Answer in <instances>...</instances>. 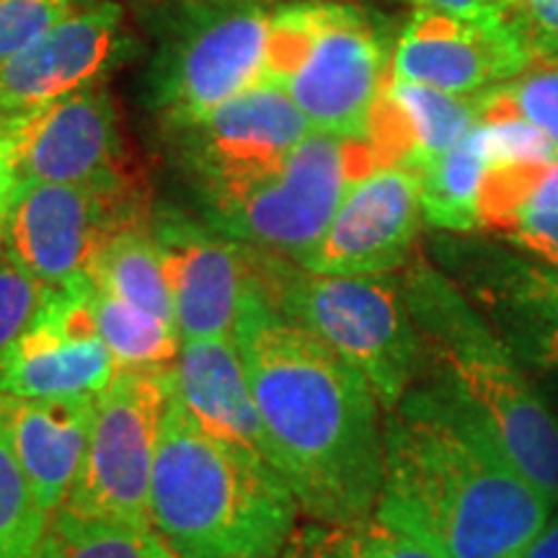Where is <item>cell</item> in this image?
<instances>
[{
	"label": "cell",
	"mask_w": 558,
	"mask_h": 558,
	"mask_svg": "<svg viewBox=\"0 0 558 558\" xmlns=\"http://www.w3.org/2000/svg\"><path fill=\"white\" fill-rule=\"evenodd\" d=\"M235 341L269 439V460L305 518H373L383 488L386 422L369 383L259 292L243 303Z\"/></svg>",
	"instance_id": "cell-1"
},
{
	"label": "cell",
	"mask_w": 558,
	"mask_h": 558,
	"mask_svg": "<svg viewBox=\"0 0 558 558\" xmlns=\"http://www.w3.org/2000/svg\"><path fill=\"white\" fill-rule=\"evenodd\" d=\"M550 501L452 383L409 390L386 416L375 518L439 558H514Z\"/></svg>",
	"instance_id": "cell-2"
},
{
	"label": "cell",
	"mask_w": 558,
	"mask_h": 558,
	"mask_svg": "<svg viewBox=\"0 0 558 558\" xmlns=\"http://www.w3.org/2000/svg\"><path fill=\"white\" fill-rule=\"evenodd\" d=\"M303 514L254 450L202 427L171 393L150 486V525L177 558H279Z\"/></svg>",
	"instance_id": "cell-3"
},
{
	"label": "cell",
	"mask_w": 558,
	"mask_h": 558,
	"mask_svg": "<svg viewBox=\"0 0 558 558\" xmlns=\"http://www.w3.org/2000/svg\"><path fill=\"white\" fill-rule=\"evenodd\" d=\"M254 290L279 316L357 369L386 414L411 390L424 344L407 295L390 275H316L256 248Z\"/></svg>",
	"instance_id": "cell-4"
},
{
	"label": "cell",
	"mask_w": 558,
	"mask_h": 558,
	"mask_svg": "<svg viewBox=\"0 0 558 558\" xmlns=\"http://www.w3.org/2000/svg\"><path fill=\"white\" fill-rule=\"evenodd\" d=\"M403 295L424 352H435L448 383L488 418L518 469L556 501L558 422L514 365V354L435 271L418 269Z\"/></svg>",
	"instance_id": "cell-5"
},
{
	"label": "cell",
	"mask_w": 558,
	"mask_h": 558,
	"mask_svg": "<svg viewBox=\"0 0 558 558\" xmlns=\"http://www.w3.org/2000/svg\"><path fill=\"white\" fill-rule=\"evenodd\" d=\"M388 78L386 47L360 11L303 0L271 13L267 81L316 132L365 140Z\"/></svg>",
	"instance_id": "cell-6"
},
{
	"label": "cell",
	"mask_w": 558,
	"mask_h": 558,
	"mask_svg": "<svg viewBox=\"0 0 558 558\" xmlns=\"http://www.w3.org/2000/svg\"><path fill=\"white\" fill-rule=\"evenodd\" d=\"M369 171L375 160L365 140L311 132L282 160L202 197L220 233L300 262L329 228L349 186Z\"/></svg>",
	"instance_id": "cell-7"
},
{
	"label": "cell",
	"mask_w": 558,
	"mask_h": 558,
	"mask_svg": "<svg viewBox=\"0 0 558 558\" xmlns=\"http://www.w3.org/2000/svg\"><path fill=\"white\" fill-rule=\"evenodd\" d=\"M171 367H120L96 396L86 458L60 509L83 520L153 527L150 486Z\"/></svg>",
	"instance_id": "cell-8"
},
{
	"label": "cell",
	"mask_w": 558,
	"mask_h": 558,
	"mask_svg": "<svg viewBox=\"0 0 558 558\" xmlns=\"http://www.w3.org/2000/svg\"><path fill=\"white\" fill-rule=\"evenodd\" d=\"M269 13L256 5H220L184 16L150 73V104L184 132L267 81Z\"/></svg>",
	"instance_id": "cell-9"
},
{
	"label": "cell",
	"mask_w": 558,
	"mask_h": 558,
	"mask_svg": "<svg viewBox=\"0 0 558 558\" xmlns=\"http://www.w3.org/2000/svg\"><path fill=\"white\" fill-rule=\"evenodd\" d=\"M148 226L143 192L78 184L19 186L0 241L50 290L90 282L96 256L124 228Z\"/></svg>",
	"instance_id": "cell-10"
},
{
	"label": "cell",
	"mask_w": 558,
	"mask_h": 558,
	"mask_svg": "<svg viewBox=\"0 0 558 558\" xmlns=\"http://www.w3.org/2000/svg\"><path fill=\"white\" fill-rule=\"evenodd\" d=\"M3 124L19 186L78 184L117 194L143 192L120 111L101 83Z\"/></svg>",
	"instance_id": "cell-11"
},
{
	"label": "cell",
	"mask_w": 558,
	"mask_h": 558,
	"mask_svg": "<svg viewBox=\"0 0 558 558\" xmlns=\"http://www.w3.org/2000/svg\"><path fill=\"white\" fill-rule=\"evenodd\" d=\"M150 235L163 256L181 341L235 337L243 303L254 292L256 248L179 213H160Z\"/></svg>",
	"instance_id": "cell-12"
},
{
	"label": "cell",
	"mask_w": 558,
	"mask_h": 558,
	"mask_svg": "<svg viewBox=\"0 0 558 558\" xmlns=\"http://www.w3.org/2000/svg\"><path fill=\"white\" fill-rule=\"evenodd\" d=\"M422 218L416 173L375 169L349 186L329 228L295 264L316 275H390L411 256Z\"/></svg>",
	"instance_id": "cell-13"
},
{
	"label": "cell",
	"mask_w": 558,
	"mask_h": 558,
	"mask_svg": "<svg viewBox=\"0 0 558 558\" xmlns=\"http://www.w3.org/2000/svg\"><path fill=\"white\" fill-rule=\"evenodd\" d=\"M530 62L533 52L509 16L481 24L416 11L396 47L390 75L452 96H473L520 78Z\"/></svg>",
	"instance_id": "cell-14"
},
{
	"label": "cell",
	"mask_w": 558,
	"mask_h": 558,
	"mask_svg": "<svg viewBox=\"0 0 558 558\" xmlns=\"http://www.w3.org/2000/svg\"><path fill=\"white\" fill-rule=\"evenodd\" d=\"M90 284L52 290L37 324L0 362V393L19 399L99 396L117 375V362L88 311Z\"/></svg>",
	"instance_id": "cell-15"
},
{
	"label": "cell",
	"mask_w": 558,
	"mask_h": 558,
	"mask_svg": "<svg viewBox=\"0 0 558 558\" xmlns=\"http://www.w3.org/2000/svg\"><path fill=\"white\" fill-rule=\"evenodd\" d=\"M130 47L122 5L94 3L73 11L0 68V122L90 86L128 58Z\"/></svg>",
	"instance_id": "cell-16"
},
{
	"label": "cell",
	"mask_w": 558,
	"mask_h": 558,
	"mask_svg": "<svg viewBox=\"0 0 558 558\" xmlns=\"http://www.w3.org/2000/svg\"><path fill=\"white\" fill-rule=\"evenodd\" d=\"M316 132L275 83L243 90L213 114L179 132L199 192L259 173Z\"/></svg>",
	"instance_id": "cell-17"
},
{
	"label": "cell",
	"mask_w": 558,
	"mask_h": 558,
	"mask_svg": "<svg viewBox=\"0 0 558 558\" xmlns=\"http://www.w3.org/2000/svg\"><path fill=\"white\" fill-rule=\"evenodd\" d=\"M478 124V96H452L390 75L383 88L365 143L375 169L418 173L448 153Z\"/></svg>",
	"instance_id": "cell-18"
},
{
	"label": "cell",
	"mask_w": 558,
	"mask_h": 558,
	"mask_svg": "<svg viewBox=\"0 0 558 558\" xmlns=\"http://www.w3.org/2000/svg\"><path fill=\"white\" fill-rule=\"evenodd\" d=\"M171 393L213 435L269 460V439L235 337L181 341Z\"/></svg>",
	"instance_id": "cell-19"
},
{
	"label": "cell",
	"mask_w": 558,
	"mask_h": 558,
	"mask_svg": "<svg viewBox=\"0 0 558 558\" xmlns=\"http://www.w3.org/2000/svg\"><path fill=\"white\" fill-rule=\"evenodd\" d=\"M96 396L19 399L0 393V418L21 460V469L47 512L65 505L86 458Z\"/></svg>",
	"instance_id": "cell-20"
},
{
	"label": "cell",
	"mask_w": 558,
	"mask_h": 558,
	"mask_svg": "<svg viewBox=\"0 0 558 558\" xmlns=\"http://www.w3.org/2000/svg\"><path fill=\"white\" fill-rule=\"evenodd\" d=\"M478 295L505 329V347L541 369L558 367V269L494 264Z\"/></svg>",
	"instance_id": "cell-21"
},
{
	"label": "cell",
	"mask_w": 558,
	"mask_h": 558,
	"mask_svg": "<svg viewBox=\"0 0 558 558\" xmlns=\"http://www.w3.org/2000/svg\"><path fill=\"white\" fill-rule=\"evenodd\" d=\"M484 171L486 150L476 124L456 148L442 153L416 173L424 220L452 233L481 230L478 194Z\"/></svg>",
	"instance_id": "cell-22"
},
{
	"label": "cell",
	"mask_w": 558,
	"mask_h": 558,
	"mask_svg": "<svg viewBox=\"0 0 558 558\" xmlns=\"http://www.w3.org/2000/svg\"><path fill=\"white\" fill-rule=\"evenodd\" d=\"M90 282L173 324L169 277H166L163 256L150 235V226L124 228L111 235L96 256Z\"/></svg>",
	"instance_id": "cell-23"
},
{
	"label": "cell",
	"mask_w": 558,
	"mask_h": 558,
	"mask_svg": "<svg viewBox=\"0 0 558 558\" xmlns=\"http://www.w3.org/2000/svg\"><path fill=\"white\" fill-rule=\"evenodd\" d=\"M88 311L96 331L120 367H171L181 337L171 320L137 308L128 300L90 284Z\"/></svg>",
	"instance_id": "cell-24"
},
{
	"label": "cell",
	"mask_w": 558,
	"mask_h": 558,
	"mask_svg": "<svg viewBox=\"0 0 558 558\" xmlns=\"http://www.w3.org/2000/svg\"><path fill=\"white\" fill-rule=\"evenodd\" d=\"M32 558H177L153 527L83 520L58 509Z\"/></svg>",
	"instance_id": "cell-25"
},
{
	"label": "cell",
	"mask_w": 558,
	"mask_h": 558,
	"mask_svg": "<svg viewBox=\"0 0 558 558\" xmlns=\"http://www.w3.org/2000/svg\"><path fill=\"white\" fill-rule=\"evenodd\" d=\"M279 558H439L427 546L373 518L349 525L311 522Z\"/></svg>",
	"instance_id": "cell-26"
},
{
	"label": "cell",
	"mask_w": 558,
	"mask_h": 558,
	"mask_svg": "<svg viewBox=\"0 0 558 558\" xmlns=\"http://www.w3.org/2000/svg\"><path fill=\"white\" fill-rule=\"evenodd\" d=\"M52 514L41 507L0 418V558H32Z\"/></svg>",
	"instance_id": "cell-27"
},
{
	"label": "cell",
	"mask_w": 558,
	"mask_h": 558,
	"mask_svg": "<svg viewBox=\"0 0 558 558\" xmlns=\"http://www.w3.org/2000/svg\"><path fill=\"white\" fill-rule=\"evenodd\" d=\"M52 290L32 275L0 241V362L37 324Z\"/></svg>",
	"instance_id": "cell-28"
},
{
	"label": "cell",
	"mask_w": 558,
	"mask_h": 558,
	"mask_svg": "<svg viewBox=\"0 0 558 558\" xmlns=\"http://www.w3.org/2000/svg\"><path fill=\"white\" fill-rule=\"evenodd\" d=\"M78 0H0V68L73 13Z\"/></svg>",
	"instance_id": "cell-29"
},
{
	"label": "cell",
	"mask_w": 558,
	"mask_h": 558,
	"mask_svg": "<svg viewBox=\"0 0 558 558\" xmlns=\"http://www.w3.org/2000/svg\"><path fill=\"white\" fill-rule=\"evenodd\" d=\"M499 88L522 120L538 128L558 150V65L527 68L520 78Z\"/></svg>",
	"instance_id": "cell-30"
},
{
	"label": "cell",
	"mask_w": 558,
	"mask_h": 558,
	"mask_svg": "<svg viewBox=\"0 0 558 558\" xmlns=\"http://www.w3.org/2000/svg\"><path fill=\"white\" fill-rule=\"evenodd\" d=\"M505 239L527 254L538 256L550 269H558V213L522 215L518 226L509 230Z\"/></svg>",
	"instance_id": "cell-31"
},
{
	"label": "cell",
	"mask_w": 558,
	"mask_h": 558,
	"mask_svg": "<svg viewBox=\"0 0 558 558\" xmlns=\"http://www.w3.org/2000/svg\"><path fill=\"white\" fill-rule=\"evenodd\" d=\"M418 5V11H435V13H448V16H458L465 21H501L509 16L505 5H499L497 0H411Z\"/></svg>",
	"instance_id": "cell-32"
},
{
	"label": "cell",
	"mask_w": 558,
	"mask_h": 558,
	"mask_svg": "<svg viewBox=\"0 0 558 558\" xmlns=\"http://www.w3.org/2000/svg\"><path fill=\"white\" fill-rule=\"evenodd\" d=\"M19 192V173L13 166V153L9 135H5V124L0 122V233H3L5 218H9L13 199Z\"/></svg>",
	"instance_id": "cell-33"
},
{
	"label": "cell",
	"mask_w": 558,
	"mask_h": 558,
	"mask_svg": "<svg viewBox=\"0 0 558 558\" xmlns=\"http://www.w3.org/2000/svg\"><path fill=\"white\" fill-rule=\"evenodd\" d=\"M527 213H558V160H554L543 171L538 186L533 192V199H530L525 209V215Z\"/></svg>",
	"instance_id": "cell-34"
},
{
	"label": "cell",
	"mask_w": 558,
	"mask_h": 558,
	"mask_svg": "<svg viewBox=\"0 0 558 558\" xmlns=\"http://www.w3.org/2000/svg\"><path fill=\"white\" fill-rule=\"evenodd\" d=\"M514 558H558V518L546 522V527Z\"/></svg>",
	"instance_id": "cell-35"
},
{
	"label": "cell",
	"mask_w": 558,
	"mask_h": 558,
	"mask_svg": "<svg viewBox=\"0 0 558 558\" xmlns=\"http://www.w3.org/2000/svg\"><path fill=\"white\" fill-rule=\"evenodd\" d=\"M497 3H499V5H505V9L509 11V9H512L514 3H518V0H497Z\"/></svg>",
	"instance_id": "cell-36"
}]
</instances>
